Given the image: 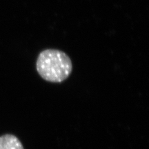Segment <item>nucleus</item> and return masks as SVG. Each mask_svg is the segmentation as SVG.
Segmentation results:
<instances>
[{"mask_svg":"<svg viewBox=\"0 0 149 149\" xmlns=\"http://www.w3.org/2000/svg\"><path fill=\"white\" fill-rule=\"evenodd\" d=\"M37 72L42 79L53 83H61L71 74V59L64 52L46 49L41 52L36 62Z\"/></svg>","mask_w":149,"mask_h":149,"instance_id":"1","label":"nucleus"},{"mask_svg":"<svg viewBox=\"0 0 149 149\" xmlns=\"http://www.w3.org/2000/svg\"><path fill=\"white\" fill-rule=\"evenodd\" d=\"M0 149H24V147L16 136L6 134L0 137Z\"/></svg>","mask_w":149,"mask_h":149,"instance_id":"2","label":"nucleus"}]
</instances>
